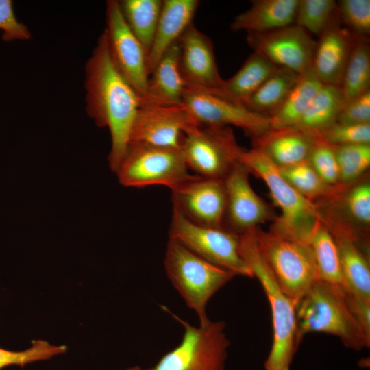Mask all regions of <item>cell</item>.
<instances>
[{
	"instance_id": "7402d4cb",
	"label": "cell",
	"mask_w": 370,
	"mask_h": 370,
	"mask_svg": "<svg viewBox=\"0 0 370 370\" xmlns=\"http://www.w3.org/2000/svg\"><path fill=\"white\" fill-rule=\"evenodd\" d=\"M199 5L198 0H164L153 42L147 55L149 73L165 53L186 28L193 23V18Z\"/></svg>"
},
{
	"instance_id": "d590c367",
	"label": "cell",
	"mask_w": 370,
	"mask_h": 370,
	"mask_svg": "<svg viewBox=\"0 0 370 370\" xmlns=\"http://www.w3.org/2000/svg\"><path fill=\"white\" fill-rule=\"evenodd\" d=\"M308 161L326 184L334 186L340 182L339 168L333 146L318 136L310 153Z\"/></svg>"
},
{
	"instance_id": "4316f807",
	"label": "cell",
	"mask_w": 370,
	"mask_h": 370,
	"mask_svg": "<svg viewBox=\"0 0 370 370\" xmlns=\"http://www.w3.org/2000/svg\"><path fill=\"white\" fill-rule=\"evenodd\" d=\"M344 103L340 86L323 84L294 127L317 136L336 122Z\"/></svg>"
},
{
	"instance_id": "e0dca14e",
	"label": "cell",
	"mask_w": 370,
	"mask_h": 370,
	"mask_svg": "<svg viewBox=\"0 0 370 370\" xmlns=\"http://www.w3.org/2000/svg\"><path fill=\"white\" fill-rule=\"evenodd\" d=\"M249 173L238 162L223 180L226 194L225 216L234 232H239V235L271 217L267 204L251 187Z\"/></svg>"
},
{
	"instance_id": "277c9868",
	"label": "cell",
	"mask_w": 370,
	"mask_h": 370,
	"mask_svg": "<svg viewBox=\"0 0 370 370\" xmlns=\"http://www.w3.org/2000/svg\"><path fill=\"white\" fill-rule=\"evenodd\" d=\"M345 289L317 281L297 302V336L299 344L311 332H323L338 337L353 350L369 347L370 336L353 314Z\"/></svg>"
},
{
	"instance_id": "7a4b0ae2",
	"label": "cell",
	"mask_w": 370,
	"mask_h": 370,
	"mask_svg": "<svg viewBox=\"0 0 370 370\" xmlns=\"http://www.w3.org/2000/svg\"><path fill=\"white\" fill-rule=\"evenodd\" d=\"M239 248L254 278L262 286L271 308L273 341L264 370H290L299 345L297 336V301L282 291L260 255L256 244V227L239 235Z\"/></svg>"
},
{
	"instance_id": "5bb4252c",
	"label": "cell",
	"mask_w": 370,
	"mask_h": 370,
	"mask_svg": "<svg viewBox=\"0 0 370 370\" xmlns=\"http://www.w3.org/2000/svg\"><path fill=\"white\" fill-rule=\"evenodd\" d=\"M247 41L254 53L279 68L298 75L312 68L316 42L295 24L264 33H247Z\"/></svg>"
},
{
	"instance_id": "9a60e30c",
	"label": "cell",
	"mask_w": 370,
	"mask_h": 370,
	"mask_svg": "<svg viewBox=\"0 0 370 370\" xmlns=\"http://www.w3.org/2000/svg\"><path fill=\"white\" fill-rule=\"evenodd\" d=\"M171 192L173 208L188 220L199 225L223 227L226 212L223 180L195 175Z\"/></svg>"
},
{
	"instance_id": "484cf974",
	"label": "cell",
	"mask_w": 370,
	"mask_h": 370,
	"mask_svg": "<svg viewBox=\"0 0 370 370\" xmlns=\"http://www.w3.org/2000/svg\"><path fill=\"white\" fill-rule=\"evenodd\" d=\"M323 85L312 68L299 75L282 106L269 116L271 129L296 126Z\"/></svg>"
},
{
	"instance_id": "7c38bea8",
	"label": "cell",
	"mask_w": 370,
	"mask_h": 370,
	"mask_svg": "<svg viewBox=\"0 0 370 370\" xmlns=\"http://www.w3.org/2000/svg\"><path fill=\"white\" fill-rule=\"evenodd\" d=\"M106 16L104 32L111 58L140 99L145 94L149 76L147 53L127 25L119 1L106 2Z\"/></svg>"
},
{
	"instance_id": "52a82bcc",
	"label": "cell",
	"mask_w": 370,
	"mask_h": 370,
	"mask_svg": "<svg viewBox=\"0 0 370 370\" xmlns=\"http://www.w3.org/2000/svg\"><path fill=\"white\" fill-rule=\"evenodd\" d=\"M258 251L278 284L297 302L319 280L308 244L256 227Z\"/></svg>"
},
{
	"instance_id": "2e32d148",
	"label": "cell",
	"mask_w": 370,
	"mask_h": 370,
	"mask_svg": "<svg viewBox=\"0 0 370 370\" xmlns=\"http://www.w3.org/2000/svg\"><path fill=\"white\" fill-rule=\"evenodd\" d=\"M178 45L180 69L186 86L219 92L225 79L219 74L209 37L191 23L180 37Z\"/></svg>"
},
{
	"instance_id": "8fae6325",
	"label": "cell",
	"mask_w": 370,
	"mask_h": 370,
	"mask_svg": "<svg viewBox=\"0 0 370 370\" xmlns=\"http://www.w3.org/2000/svg\"><path fill=\"white\" fill-rule=\"evenodd\" d=\"M182 106L199 125H232L252 138L259 137L271 130L269 116L202 89L187 86Z\"/></svg>"
},
{
	"instance_id": "e575fe53",
	"label": "cell",
	"mask_w": 370,
	"mask_h": 370,
	"mask_svg": "<svg viewBox=\"0 0 370 370\" xmlns=\"http://www.w3.org/2000/svg\"><path fill=\"white\" fill-rule=\"evenodd\" d=\"M336 5L348 31L356 38H367L370 33V1L341 0Z\"/></svg>"
},
{
	"instance_id": "cb8c5ba5",
	"label": "cell",
	"mask_w": 370,
	"mask_h": 370,
	"mask_svg": "<svg viewBox=\"0 0 370 370\" xmlns=\"http://www.w3.org/2000/svg\"><path fill=\"white\" fill-rule=\"evenodd\" d=\"M278 69L264 57L254 52L232 77L224 80L222 88L212 94L243 105Z\"/></svg>"
},
{
	"instance_id": "30bf717a",
	"label": "cell",
	"mask_w": 370,
	"mask_h": 370,
	"mask_svg": "<svg viewBox=\"0 0 370 370\" xmlns=\"http://www.w3.org/2000/svg\"><path fill=\"white\" fill-rule=\"evenodd\" d=\"M241 148L229 127L197 125L184 134L181 150L196 175L223 180L238 162Z\"/></svg>"
},
{
	"instance_id": "9c48e42d",
	"label": "cell",
	"mask_w": 370,
	"mask_h": 370,
	"mask_svg": "<svg viewBox=\"0 0 370 370\" xmlns=\"http://www.w3.org/2000/svg\"><path fill=\"white\" fill-rule=\"evenodd\" d=\"M169 239L236 276L254 278L253 273L240 253L239 235L223 227L199 225L188 220L173 208Z\"/></svg>"
},
{
	"instance_id": "d4e9b609",
	"label": "cell",
	"mask_w": 370,
	"mask_h": 370,
	"mask_svg": "<svg viewBox=\"0 0 370 370\" xmlns=\"http://www.w3.org/2000/svg\"><path fill=\"white\" fill-rule=\"evenodd\" d=\"M308 245L314 258L319 280L346 289L338 247L324 219L319 221L316 225Z\"/></svg>"
},
{
	"instance_id": "836d02e7",
	"label": "cell",
	"mask_w": 370,
	"mask_h": 370,
	"mask_svg": "<svg viewBox=\"0 0 370 370\" xmlns=\"http://www.w3.org/2000/svg\"><path fill=\"white\" fill-rule=\"evenodd\" d=\"M332 146L339 168L340 181L352 182L369 167L370 144Z\"/></svg>"
},
{
	"instance_id": "4fadbf2b",
	"label": "cell",
	"mask_w": 370,
	"mask_h": 370,
	"mask_svg": "<svg viewBox=\"0 0 370 370\" xmlns=\"http://www.w3.org/2000/svg\"><path fill=\"white\" fill-rule=\"evenodd\" d=\"M197 125L183 106H140L129 144L181 149L184 134Z\"/></svg>"
},
{
	"instance_id": "3957f363",
	"label": "cell",
	"mask_w": 370,
	"mask_h": 370,
	"mask_svg": "<svg viewBox=\"0 0 370 370\" xmlns=\"http://www.w3.org/2000/svg\"><path fill=\"white\" fill-rule=\"evenodd\" d=\"M238 162L261 178L281 210L271 231L289 239L308 244L319 221L323 220L318 206L298 193L282 176L278 166L261 149L241 148Z\"/></svg>"
},
{
	"instance_id": "ffe728a7",
	"label": "cell",
	"mask_w": 370,
	"mask_h": 370,
	"mask_svg": "<svg viewBox=\"0 0 370 370\" xmlns=\"http://www.w3.org/2000/svg\"><path fill=\"white\" fill-rule=\"evenodd\" d=\"M187 88L180 69L178 41L160 58L151 72L140 106H182Z\"/></svg>"
},
{
	"instance_id": "83f0119b",
	"label": "cell",
	"mask_w": 370,
	"mask_h": 370,
	"mask_svg": "<svg viewBox=\"0 0 370 370\" xmlns=\"http://www.w3.org/2000/svg\"><path fill=\"white\" fill-rule=\"evenodd\" d=\"M299 76L291 70L279 68L243 103V106L267 116L273 115L282 106Z\"/></svg>"
},
{
	"instance_id": "ac0fdd59",
	"label": "cell",
	"mask_w": 370,
	"mask_h": 370,
	"mask_svg": "<svg viewBox=\"0 0 370 370\" xmlns=\"http://www.w3.org/2000/svg\"><path fill=\"white\" fill-rule=\"evenodd\" d=\"M356 39L336 22L319 36L312 69L323 84L341 86Z\"/></svg>"
},
{
	"instance_id": "d6a6232c",
	"label": "cell",
	"mask_w": 370,
	"mask_h": 370,
	"mask_svg": "<svg viewBox=\"0 0 370 370\" xmlns=\"http://www.w3.org/2000/svg\"><path fill=\"white\" fill-rule=\"evenodd\" d=\"M67 351L64 345H55L43 339H34L22 351H11L0 347V370L10 366L23 367L34 362L51 359Z\"/></svg>"
},
{
	"instance_id": "f35d334b",
	"label": "cell",
	"mask_w": 370,
	"mask_h": 370,
	"mask_svg": "<svg viewBox=\"0 0 370 370\" xmlns=\"http://www.w3.org/2000/svg\"><path fill=\"white\" fill-rule=\"evenodd\" d=\"M346 207L350 215L362 225L370 223V184L355 186L347 194Z\"/></svg>"
},
{
	"instance_id": "74e56055",
	"label": "cell",
	"mask_w": 370,
	"mask_h": 370,
	"mask_svg": "<svg viewBox=\"0 0 370 370\" xmlns=\"http://www.w3.org/2000/svg\"><path fill=\"white\" fill-rule=\"evenodd\" d=\"M0 29L3 31L4 42L26 41L32 38L29 28L16 18L11 0H0Z\"/></svg>"
},
{
	"instance_id": "5b68a950",
	"label": "cell",
	"mask_w": 370,
	"mask_h": 370,
	"mask_svg": "<svg viewBox=\"0 0 370 370\" xmlns=\"http://www.w3.org/2000/svg\"><path fill=\"white\" fill-rule=\"evenodd\" d=\"M166 274L199 323L208 319L210 299L236 275L196 255L176 241L169 239L164 260Z\"/></svg>"
},
{
	"instance_id": "1f68e13d",
	"label": "cell",
	"mask_w": 370,
	"mask_h": 370,
	"mask_svg": "<svg viewBox=\"0 0 370 370\" xmlns=\"http://www.w3.org/2000/svg\"><path fill=\"white\" fill-rule=\"evenodd\" d=\"M279 169L284 179L298 193L311 201L335 191L334 186L326 184L321 179L308 160Z\"/></svg>"
},
{
	"instance_id": "60d3db41",
	"label": "cell",
	"mask_w": 370,
	"mask_h": 370,
	"mask_svg": "<svg viewBox=\"0 0 370 370\" xmlns=\"http://www.w3.org/2000/svg\"><path fill=\"white\" fill-rule=\"evenodd\" d=\"M348 305L355 318L365 331L370 336V303L365 302L345 291Z\"/></svg>"
},
{
	"instance_id": "ba28073f",
	"label": "cell",
	"mask_w": 370,
	"mask_h": 370,
	"mask_svg": "<svg viewBox=\"0 0 370 370\" xmlns=\"http://www.w3.org/2000/svg\"><path fill=\"white\" fill-rule=\"evenodd\" d=\"M124 186L143 188L162 185L173 189L192 178L181 149L130 143L118 168Z\"/></svg>"
},
{
	"instance_id": "8992f818",
	"label": "cell",
	"mask_w": 370,
	"mask_h": 370,
	"mask_svg": "<svg viewBox=\"0 0 370 370\" xmlns=\"http://www.w3.org/2000/svg\"><path fill=\"white\" fill-rule=\"evenodd\" d=\"M166 310L182 325V338L151 370H226L230 341L224 321L208 319L196 327Z\"/></svg>"
},
{
	"instance_id": "603a6c76",
	"label": "cell",
	"mask_w": 370,
	"mask_h": 370,
	"mask_svg": "<svg viewBox=\"0 0 370 370\" xmlns=\"http://www.w3.org/2000/svg\"><path fill=\"white\" fill-rule=\"evenodd\" d=\"M299 0H255L249 9L235 16L234 32L264 33L294 24Z\"/></svg>"
},
{
	"instance_id": "ab89813d",
	"label": "cell",
	"mask_w": 370,
	"mask_h": 370,
	"mask_svg": "<svg viewBox=\"0 0 370 370\" xmlns=\"http://www.w3.org/2000/svg\"><path fill=\"white\" fill-rule=\"evenodd\" d=\"M336 122L344 124L370 123V90L345 103Z\"/></svg>"
},
{
	"instance_id": "d6986e66",
	"label": "cell",
	"mask_w": 370,
	"mask_h": 370,
	"mask_svg": "<svg viewBox=\"0 0 370 370\" xmlns=\"http://www.w3.org/2000/svg\"><path fill=\"white\" fill-rule=\"evenodd\" d=\"M336 243L346 290L370 303V267L367 254L364 251L358 236L343 225H328Z\"/></svg>"
},
{
	"instance_id": "b9f144b4",
	"label": "cell",
	"mask_w": 370,
	"mask_h": 370,
	"mask_svg": "<svg viewBox=\"0 0 370 370\" xmlns=\"http://www.w3.org/2000/svg\"><path fill=\"white\" fill-rule=\"evenodd\" d=\"M123 370H151V368H143L138 365H134L132 367H129L127 368H125Z\"/></svg>"
},
{
	"instance_id": "6da1fadb",
	"label": "cell",
	"mask_w": 370,
	"mask_h": 370,
	"mask_svg": "<svg viewBox=\"0 0 370 370\" xmlns=\"http://www.w3.org/2000/svg\"><path fill=\"white\" fill-rule=\"evenodd\" d=\"M84 86L87 114L98 127L110 130L108 162L116 172L128 147L140 99L114 64L104 31L86 63Z\"/></svg>"
},
{
	"instance_id": "f1b7e54d",
	"label": "cell",
	"mask_w": 370,
	"mask_h": 370,
	"mask_svg": "<svg viewBox=\"0 0 370 370\" xmlns=\"http://www.w3.org/2000/svg\"><path fill=\"white\" fill-rule=\"evenodd\" d=\"M130 29L148 55L158 25L162 0L119 1Z\"/></svg>"
},
{
	"instance_id": "8d00e7d4",
	"label": "cell",
	"mask_w": 370,
	"mask_h": 370,
	"mask_svg": "<svg viewBox=\"0 0 370 370\" xmlns=\"http://www.w3.org/2000/svg\"><path fill=\"white\" fill-rule=\"evenodd\" d=\"M317 136L332 145L370 144V123L344 124L336 122Z\"/></svg>"
},
{
	"instance_id": "4dcf8cb0",
	"label": "cell",
	"mask_w": 370,
	"mask_h": 370,
	"mask_svg": "<svg viewBox=\"0 0 370 370\" xmlns=\"http://www.w3.org/2000/svg\"><path fill=\"white\" fill-rule=\"evenodd\" d=\"M336 2L333 0H299L294 24L319 36L335 22Z\"/></svg>"
},
{
	"instance_id": "44dd1931",
	"label": "cell",
	"mask_w": 370,
	"mask_h": 370,
	"mask_svg": "<svg viewBox=\"0 0 370 370\" xmlns=\"http://www.w3.org/2000/svg\"><path fill=\"white\" fill-rule=\"evenodd\" d=\"M317 136L297 127L271 129L252 138L253 147L264 152L280 168L308 160Z\"/></svg>"
},
{
	"instance_id": "f546056e",
	"label": "cell",
	"mask_w": 370,
	"mask_h": 370,
	"mask_svg": "<svg viewBox=\"0 0 370 370\" xmlns=\"http://www.w3.org/2000/svg\"><path fill=\"white\" fill-rule=\"evenodd\" d=\"M340 87L345 103L370 90V49L367 38H356Z\"/></svg>"
}]
</instances>
